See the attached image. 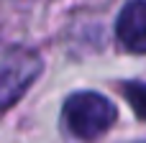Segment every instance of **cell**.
Here are the masks:
<instances>
[{
	"instance_id": "1",
	"label": "cell",
	"mask_w": 146,
	"mask_h": 143,
	"mask_svg": "<svg viewBox=\"0 0 146 143\" xmlns=\"http://www.w3.org/2000/svg\"><path fill=\"white\" fill-rule=\"evenodd\" d=\"M62 113H64L67 128L82 141H92V138L103 136L118 118L115 105L108 97H103L100 92H74V95H69Z\"/></svg>"
},
{
	"instance_id": "2",
	"label": "cell",
	"mask_w": 146,
	"mask_h": 143,
	"mask_svg": "<svg viewBox=\"0 0 146 143\" xmlns=\"http://www.w3.org/2000/svg\"><path fill=\"white\" fill-rule=\"evenodd\" d=\"M41 72V59L21 46H10L3 54V84H0V100L5 107H10L15 102V97H21L28 84L38 77Z\"/></svg>"
},
{
	"instance_id": "3",
	"label": "cell",
	"mask_w": 146,
	"mask_h": 143,
	"mask_svg": "<svg viewBox=\"0 0 146 143\" xmlns=\"http://www.w3.org/2000/svg\"><path fill=\"white\" fill-rule=\"evenodd\" d=\"M115 36L131 54H146V0H131L123 5L115 20Z\"/></svg>"
},
{
	"instance_id": "4",
	"label": "cell",
	"mask_w": 146,
	"mask_h": 143,
	"mask_svg": "<svg viewBox=\"0 0 146 143\" xmlns=\"http://www.w3.org/2000/svg\"><path fill=\"white\" fill-rule=\"evenodd\" d=\"M123 95H126L128 105L133 107V113L141 120H146V82H126Z\"/></svg>"
},
{
	"instance_id": "5",
	"label": "cell",
	"mask_w": 146,
	"mask_h": 143,
	"mask_svg": "<svg viewBox=\"0 0 146 143\" xmlns=\"http://www.w3.org/2000/svg\"><path fill=\"white\" fill-rule=\"evenodd\" d=\"M133 143H146V141H133Z\"/></svg>"
}]
</instances>
